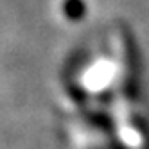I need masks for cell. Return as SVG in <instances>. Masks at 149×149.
I'll list each match as a JSON object with an SVG mask.
<instances>
[{
    "label": "cell",
    "instance_id": "1",
    "mask_svg": "<svg viewBox=\"0 0 149 149\" xmlns=\"http://www.w3.org/2000/svg\"><path fill=\"white\" fill-rule=\"evenodd\" d=\"M65 9H67V15L70 18H76V20L81 18L84 13V6L81 4V0H70V2H67Z\"/></svg>",
    "mask_w": 149,
    "mask_h": 149
}]
</instances>
